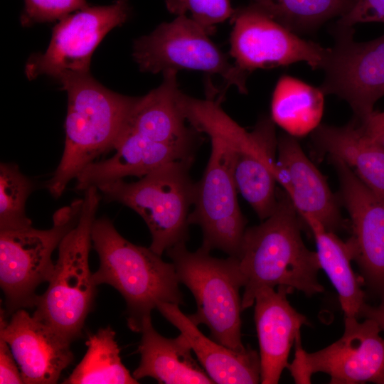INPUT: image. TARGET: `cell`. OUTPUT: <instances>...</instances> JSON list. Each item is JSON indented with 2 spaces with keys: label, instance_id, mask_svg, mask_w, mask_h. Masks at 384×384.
<instances>
[{
  "label": "cell",
  "instance_id": "cell-1",
  "mask_svg": "<svg viewBox=\"0 0 384 384\" xmlns=\"http://www.w3.org/2000/svg\"><path fill=\"white\" fill-rule=\"evenodd\" d=\"M301 217L285 193H277L272 214L261 224L245 229L237 258L244 279L242 311L255 303L264 287L284 286L307 297L323 292L316 252L301 235Z\"/></svg>",
  "mask_w": 384,
  "mask_h": 384
},
{
  "label": "cell",
  "instance_id": "cell-2",
  "mask_svg": "<svg viewBox=\"0 0 384 384\" xmlns=\"http://www.w3.org/2000/svg\"><path fill=\"white\" fill-rule=\"evenodd\" d=\"M57 80L68 105L63 156L46 184L55 198L84 168L114 149L137 100L107 89L90 73H67Z\"/></svg>",
  "mask_w": 384,
  "mask_h": 384
},
{
  "label": "cell",
  "instance_id": "cell-3",
  "mask_svg": "<svg viewBox=\"0 0 384 384\" xmlns=\"http://www.w3.org/2000/svg\"><path fill=\"white\" fill-rule=\"evenodd\" d=\"M91 238L100 259L92 281L96 286L109 284L121 294L132 331L141 332L158 303L183 304L172 262H164L149 247L126 240L107 217L95 220Z\"/></svg>",
  "mask_w": 384,
  "mask_h": 384
},
{
  "label": "cell",
  "instance_id": "cell-4",
  "mask_svg": "<svg viewBox=\"0 0 384 384\" xmlns=\"http://www.w3.org/2000/svg\"><path fill=\"white\" fill-rule=\"evenodd\" d=\"M97 187L85 190L77 225L58 245V257L46 291L38 296L34 317L72 342L82 335L96 292L89 267L91 231L100 203Z\"/></svg>",
  "mask_w": 384,
  "mask_h": 384
},
{
  "label": "cell",
  "instance_id": "cell-5",
  "mask_svg": "<svg viewBox=\"0 0 384 384\" xmlns=\"http://www.w3.org/2000/svg\"><path fill=\"white\" fill-rule=\"evenodd\" d=\"M179 283L193 294L197 311L188 315L197 326L206 325L214 341L238 352L247 350L241 339L242 299L244 287L238 258L219 259L202 247L189 251L186 243L166 250Z\"/></svg>",
  "mask_w": 384,
  "mask_h": 384
},
{
  "label": "cell",
  "instance_id": "cell-6",
  "mask_svg": "<svg viewBox=\"0 0 384 384\" xmlns=\"http://www.w3.org/2000/svg\"><path fill=\"white\" fill-rule=\"evenodd\" d=\"M193 159L166 164L135 182L120 179L97 187L107 201L122 203L143 218L151 235L149 248L161 256L188 239L196 192L189 174Z\"/></svg>",
  "mask_w": 384,
  "mask_h": 384
},
{
  "label": "cell",
  "instance_id": "cell-7",
  "mask_svg": "<svg viewBox=\"0 0 384 384\" xmlns=\"http://www.w3.org/2000/svg\"><path fill=\"white\" fill-rule=\"evenodd\" d=\"M82 206L80 198L57 210L48 230L31 226L0 231V286L7 317L18 309L35 307L37 287L53 274L52 253L77 225Z\"/></svg>",
  "mask_w": 384,
  "mask_h": 384
},
{
  "label": "cell",
  "instance_id": "cell-8",
  "mask_svg": "<svg viewBox=\"0 0 384 384\" xmlns=\"http://www.w3.org/2000/svg\"><path fill=\"white\" fill-rule=\"evenodd\" d=\"M197 131L210 137L211 152L202 178L196 183L194 207L188 223L201 227L203 248L237 257L247 220L237 197L233 148L227 138L213 127L201 126Z\"/></svg>",
  "mask_w": 384,
  "mask_h": 384
},
{
  "label": "cell",
  "instance_id": "cell-9",
  "mask_svg": "<svg viewBox=\"0 0 384 384\" xmlns=\"http://www.w3.org/2000/svg\"><path fill=\"white\" fill-rule=\"evenodd\" d=\"M206 31L186 15L159 25L150 34L137 38L133 56L142 72L190 70L220 75L226 87L247 94V78L210 40Z\"/></svg>",
  "mask_w": 384,
  "mask_h": 384
},
{
  "label": "cell",
  "instance_id": "cell-10",
  "mask_svg": "<svg viewBox=\"0 0 384 384\" xmlns=\"http://www.w3.org/2000/svg\"><path fill=\"white\" fill-rule=\"evenodd\" d=\"M343 336L314 353L305 351L301 337L295 341V357L287 368L296 383H310L313 374L330 376L331 384H384V338L376 321L344 316Z\"/></svg>",
  "mask_w": 384,
  "mask_h": 384
},
{
  "label": "cell",
  "instance_id": "cell-11",
  "mask_svg": "<svg viewBox=\"0 0 384 384\" xmlns=\"http://www.w3.org/2000/svg\"><path fill=\"white\" fill-rule=\"evenodd\" d=\"M230 20V54L247 75L297 62L323 69L330 53L331 48L302 38L250 4L235 9Z\"/></svg>",
  "mask_w": 384,
  "mask_h": 384
},
{
  "label": "cell",
  "instance_id": "cell-12",
  "mask_svg": "<svg viewBox=\"0 0 384 384\" xmlns=\"http://www.w3.org/2000/svg\"><path fill=\"white\" fill-rule=\"evenodd\" d=\"M130 10L128 0H117L107 6L89 5L60 19L53 28L47 50L28 60L26 77L58 79L67 73H90L94 50L108 32L127 21Z\"/></svg>",
  "mask_w": 384,
  "mask_h": 384
},
{
  "label": "cell",
  "instance_id": "cell-13",
  "mask_svg": "<svg viewBox=\"0 0 384 384\" xmlns=\"http://www.w3.org/2000/svg\"><path fill=\"white\" fill-rule=\"evenodd\" d=\"M353 33V28H336L319 87L324 95L346 101L356 119L363 123L384 95V33L367 42H356Z\"/></svg>",
  "mask_w": 384,
  "mask_h": 384
},
{
  "label": "cell",
  "instance_id": "cell-14",
  "mask_svg": "<svg viewBox=\"0 0 384 384\" xmlns=\"http://www.w3.org/2000/svg\"><path fill=\"white\" fill-rule=\"evenodd\" d=\"M340 183V198L351 222L346 242L364 283L384 298V196L371 191L341 160L330 157Z\"/></svg>",
  "mask_w": 384,
  "mask_h": 384
},
{
  "label": "cell",
  "instance_id": "cell-15",
  "mask_svg": "<svg viewBox=\"0 0 384 384\" xmlns=\"http://www.w3.org/2000/svg\"><path fill=\"white\" fill-rule=\"evenodd\" d=\"M1 309L0 338L9 344L23 383L54 384L73 361L70 341L25 309L14 311L9 321Z\"/></svg>",
  "mask_w": 384,
  "mask_h": 384
},
{
  "label": "cell",
  "instance_id": "cell-16",
  "mask_svg": "<svg viewBox=\"0 0 384 384\" xmlns=\"http://www.w3.org/2000/svg\"><path fill=\"white\" fill-rule=\"evenodd\" d=\"M277 150V181L301 218L312 217L334 233L340 229L343 221L337 199L296 139L288 134L280 135Z\"/></svg>",
  "mask_w": 384,
  "mask_h": 384
},
{
  "label": "cell",
  "instance_id": "cell-17",
  "mask_svg": "<svg viewBox=\"0 0 384 384\" xmlns=\"http://www.w3.org/2000/svg\"><path fill=\"white\" fill-rule=\"evenodd\" d=\"M294 290L280 286L264 287L255 299L254 319L258 337L260 383L277 384L287 368L293 343L300 338V329L307 324L305 316L289 304L287 295Z\"/></svg>",
  "mask_w": 384,
  "mask_h": 384
},
{
  "label": "cell",
  "instance_id": "cell-18",
  "mask_svg": "<svg viewBox=\"0 0 384 384\" xmlns=\"http://www.w3.org/2000/svg\"><path fill=\"white\" fill-rule=\"evenodd\" d=\"M107 159L94 161L76 176L75 189L85 191L90 187L123 179L143 177L173 161L193 157V151L146 139L124 129Z\"/></svg>",
  "mask_w": 384,
  "mask_h": 384
},
{
  "label": "cell",
  "instance_id": "cell-19",
  "mask_svg": "<svg viewBox=\"0 0 384 384\" xmlns=\"http://www.w3.org/2000/svg\"><path fill=\"white\" fill-rule=\"evenodd\" d=\"M177 71L163 72V81L137 97L124 129L146 139L193 151L198 132L188 122L178 102Z\"/></svg>",
  "mask_w": 384,
  "mask_h": 384
},
{
  "label": "cell",
  "instance_id": "cell-20",
  "mask_svg": "<svg viewBox=\"0 0 384 384\" xmlns=\"http://www.w3.org/2000/svg\"><path fill=\"white\" fill-rule=\"evenodd\" d=\"M156 309L183 334L204 370L214 383L255 384L260 382V360L256 351L247 347L238 352L205 336L179 305L159 302Z\"/></svg>",
  "mask_w": 384,
  "mask_h": 384
},
{
  "label": "cell",
  "instance_id": "cell-21",
  "mask_svg": "<svg viewBox=\"0 0 384 384\" xmlns=\"http://www.w3.org/2000/svg\"><path fill=\"white\" fill-rule=\"evenodd\" d=\"M137 348L140 362L132 375L137 380L145 377L166 384H212L214 382L192 356L189 342L183 334L165 338L154 328L151 319L142 329Z\"/></svg>",
  "mask_w": 384,
  "mask_h": 384
},
{
  "label": "cell",
  "instance_id": "cell-22",
  "mask_svg": "<svg viewBox=\"0 0 384 384\" xmlns=\"http://www.w3.org/2000/svg\"><path fill=\"white\" fill-rule=\"evenodd\" d=\"M312 139L319 149L343 161L371 191L384 196V149L358 121L343 127L319 124Z\"/></svg>",
  "mask_w": 384,
  "mask_h": 384
},
{
  "label": "cell",
  "instance_id": "cell-23",
  "mask_svg": "<svg viewBox=\"0 0 384 384\" xmlns=\"http://www.w3.org/2000/svg\"><path fill=\"white\" fill-rule=\"evenodd\" d=\"M302 219L314 235L321 269L324 270L337 291L344 315L358 318L366 304L365 293L361 287L364 280L351 267L352 257L346 243L334 232L327 230L316 219L310 216Z\"/></svg>",
  "mask_w": 384,
  "mask_h": 384
},
{
  "label": "cell",
  "instance_id": "cell-24",
  "mask_svg": "<svg viewBox=\"0 0 384 384\" xmlns=\"http://www.w3.org/2000/svg\"><path fill=\"white\" fill-rule=\"evenodd\" d=\"M324 95L320 87L290 75H282L272 93L270 117L288 134L303 137L320 124Z\"/></svg>",
  "mask_w": 384,
  "mask_h": 384
},
{
  "label": "cell",
  "instance_id": "cell-25",
  "mask_svg": "<svg viewBox=\"0 0 384 384\" xmlns=\"http://www.w3.org/2000/svg\"><path fill=\"white\" fill-rule=\"evenodd\" d=\"M115 335L109 326L90 335L85 356L63 383H139L122 362Z\"/></svg>",
  "mask_w": 384,
  "mask_h": 384
},
{
  "label": "cell",
  "instance_id": "cell-26",
  "mask_svg": "<svg viewBox=\"0 0 384 384\" xmlns=\"http://www.w3.org/2000/svg\"><path fill=\"white\" fill-rule=\"evenodd\" d=\"M354 1L250 0V4L299 35L313 31L334 17H341Z\"/></svg>",
  "mask_w": 384,
  "mask_h": 384
},
{
  "label": "cell",
  "instance_id": "cell-27",
  "mask_svg": "<svg viewBox=\"0 0 384 384\" xmlns=\"http://www.w3.org/2000/svg\"><path fill=\"white\" fill-rule=\"evenodd\" d=\"M34 188L33 181L21 173L17 164H0V231L32 226L26 205Z\"/></svg>",
  "mask_w": 384,
  "mask_h": 384
},
{
  "label": "cell",
  "instance_id": "cell-28",
  "mask_svg": "<svg viewBox=\"0 0 384 384\" xmlns=\"http://www.w3.org/2000/svg\"><path fill=\"white\" fill-rule=\"evenodd\" d=\"M169 11L179 16L190 14L197 23L209 34H213L215 27L231 18L235 9L230 0H165Z\"/></svg>",
  "mask_w": 384,
  "mask_h": 384
},
{
  "label": "cell",
  "instance_id": "cell-29",
  "mask_svg": "<svg viewBox=\"0 0 384 384\" xmlns=\"http://www.w3.org/2000/svg\"><path fill=\"white\" fill-rule=\"evenodd\" d=\"M20 21L23 26L60 21L68 14L88 6L86 0H24Z\"/></svg>",
  "mask_w": 384,
  "mask_h": 384
},
{
  "label": "cell",
  "instance_id": "cell-30",
  "mask_svg": "<svg viewBox=\"0 0 384 384\" xmlns=\"http://www.w3.org/2000/svg\"><path fill=\"white\" fill-rule=\"evenodd\" d=\"M384 23V0H355L336 23L338 28H353L356 23Z\"/></svg>",
  "mask_w": 384,
  "mask_h": 384
},
{
  "label": "cell",
  "instance_id": "cell-31",
  "mask_svg": "<svg viewBox=\"0 0 384 384\" xmlns=\"http://www.w3.org/2000/svg\"><path fill=\"white\" fill-rule=\"evenodd\" d=\"M0 383H23L18 363L12 351L3 338H0Z\"/></svg>",
  "mask_w": 384,
  "mask_h": 384
},
{
  "label": "cell",
  "instance_id": "cell-32",
  "mask_svg": "<svg viewBox=\"0 0 384 384\" xmlns=\"http://www.w3.org/2000/svg\"><path fill=\"white\" fill-rule=\"evenodd\" d=\"M360 316L374 320L379 325L381 331H384V298L378 306H371L366 303L361 309Z\"/></svg>",
  "mask_w": 384,
  "mask_h": 384
},
{
  "label": "cell",
  "instance_id": "cell-33",
  "mask_svg": "<svg viewBox=\"0 0 384 384\" xmlns=\"http://www.w3.org/2000/svg\"><path fill=\"white\" fill-rule=\"evenodd\" d=\"M360 124L369 136L377 134L384 129V111L374 112L365 122Z\"/></svg>",
  "mask_w": 384,
  "mask_h": 384
},
{
  "label": "cell",
  "instance_id": "cell-34",
  "mask_svg": "<svg viewBox=\"0 0 384 384\" xmlns=\"http://www.w3.org/2000/svg\"><path fill=\"white\" fill-rule=\"evenodd\" d=\"M370 137H373L384 149V129Z\"/></svg>",
  "mask_w": 384,
  "mask_h": 384
}]
</instances>
